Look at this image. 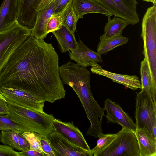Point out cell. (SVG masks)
Wrapping results in <instances>:
<instances>
[{"label":"cell","instance_id":"cell-1","mask_svg":"<svg viewBox=\"0 0 156 156\" xmlns=\"http://www.w3.org/2000/svg\"><path fill=\"white\" fill-rule=\"evenodd\" d=\"M59 60L51 43L30 35L0 72V87L23 90L51 103L64 98Z\"/></svg>","mask_w":156,"mask_h":156},{"label":"cell","instance_id":"cell-2","mask_svg":"<svg viewBox=\"0 0 156 156\" xmlns=\"http://www.w3.org/2000/svg\"><path fill=\"white\" fill-rule=\"evenodd\" d=\"M9 108L6 115L10 119L19 124L22 133L32 132L47 136L55 131L52 114L34 111L7 102Z\"/></svg>","mask_w":156,"mask_h":156},{"label":"cell","instance_id":"cell-3","mask_svg":"<svg viewBox=\"0 0 156 156\" xmlns=\"http://www.w3.org/2000/svg\"><path fill=\"white\" fill-rule=\"evenodd\" d=\"M142 53L151 74L154 92L156 93V4L147 8L142 21Z\"/></svg>","mask_w":156,"mask_h":156},{"label":"cell","instance_id":"cell-4","mask_svg":"<svg viewBox=\"0 0 156 156\" xmlns=\"http://www.w3.org/2000/svg\"><path fill=\"white\" fill-rule=\"evenodd\" d=\"M31 32L17 20L0 32V72L12 54L30 35Z\"/></svg>","mask_w":156,"mask_h":156},{"label":"cell","instance_id":"cell-5","mask_svg":"<svg viewBox=\"0 0 156 156\" xmlns=\"http://www.w3.org/2000/svg\"><path fill=\"white\" fill-rule=\"evenodd\" d=\"M135 112L137 129H147L156 138V104L151 92L145 90L136 93Z\"/></svg>","mask_w":156,"mask_h":156},{"label":"cell","instance_id":"cell-6","mask_svg":"<svg viewBox=\"0 0 156 156\" xmlns=\"http://www.w3.org/2000/svg\"><path fill=\"white\" fill-rule=\"evenodd\" d=\"M96 156H140L135 132L122 128L110 144Z\"/></svg>","mask_w":156,"mask_h":156},{"label":"cell","instance_id":"cell-7","mask_svg":"<svg viewBox=\"0 0 156 156\" xmlns=\"http://www.w3.org/2000/svg\"><path fill=\"white\" fill-rule=\"evenodd\" d=\"M1 94L7 102L31 110L43 112L45 102L33 94L23 90L0 87Z\"/></svg>","mask_w":156,"mask_h":156},{"label":"cell","instance_id":"cell-8","mask_svg":"<svg viewBox=\"0 0 156 156\" xmlns=\"http://www.w3.org/2000/svg\"><path fill=\"white\" fill-rule=\"evenodd\" d=\"M110 12L112 15L127 21L134 25L139 21L136 10V0H94Z\"/></svg>","mask_w":156,"mask_h":156},{"label":"cell","instance_id":"cell-9","mask_svg":"<svg viewBox=\"0 0 156 156\" xmlns=\"http://www.w3.org/2000/svg\"><path fill=\"white\" fill-rule=\"evenodd\" d=\"M47 138L55 156H92L88 151L72 143L55 130Z\"/></svg>","mask_w":156,"mask_h":156},{"label":"cell","instance_id":"cell-10","mask_svg":"<svg viewBox=\"0 0 156 156\" xmlns=\"http://www.w3.org/2000/svg\"><path fill=\"white\" fill-rule=\"evenodd\" d=\"M104 108L106 111L105 116L108 123H116L120 125L122 128L136 132L137 128L135 124L119 104L107 98L104 102Z\"/></svg>","mask_w":156,"mask_h":156},{"label":"cell","instance_id":"cell-11","mask_svg":"<svg viewBox=\"0 0 156 156\" xmlns=\"http://www.w3.org/2000/svg\"><path fill=\"white\" fill-rule=\"evenodd\" d=\"M55 130L73 144L84 149L90 151L83 133L73 122H65L55 118L53 120Z\"/></svg>","mask_w":156,"mask_h":156},{"label":"cell","instance_id":"cell-12","mask_svg":"<svg viewBox=\"0 0 156 156\" xmlns=\"http://www.w3.org/2000/svg\"><path fill=\"white\" fill-rule=\"evenodd\" d=\"M42 0H17L19 23L31 30L34 25Z\"/></svg>","mask_w":156,"mask_h":156},{"label":"cell","instance_id":"cell-13","mask_svg":"<svg viewBox=\"0 0 156 156\" xmlns=\"http://www.w3.org/2000/svg\"><path fill=\"white\" fill-rule=\"evenodd\" d=\"M77 43V48L69 51V55L78 65L86 68L98 62H102L101 55L97 52L89 48L80 39Z\"/></svg>","mask_w":156,"mask_h":156},{"label":"cell","instance_id":"cell-14","mask_svg":"<svg viewBox=\"0 0 156 156\" xmlns=\"http://www.w3.org/2000/svg\"><path fill=\"white\" fill-rule=\"evenodd\" d=\"M90 70L93 73L108 78L113 82L123 85L133 90L141 88L140 82L136 75L113 73L103 69L98 63L92 65Z\"/></svg>","mask_w":156,"mask_h":156},{"label":"cell","instance_id":"cell-15","mask_svg":"<svg viewBox=\"0 0 156 156\" xmlns=\"http://www.w3.org/2000/svg\"><path fill=\"white\" fill-rule=\"evenodd\" d=\"M54 0L45 8L38 11L35 23L31 30L30 34L37 39H44L47 36L46 27L50 19L54 14Z\"/></svg>","mask_w":156,"mask_h":156},{"label":"cell","instance_id":"cell-16","mask_svg":"<svg viewBox=\"0 0 156 156\" xmlns=\"http://www.w3.org/2000/svg\"><path fill=\"white\" fill-rule=\"evenodd\" d=\"M72 5L78 20L82 18L84 15L90 13L103 14L107 17L112 16L110 12L94 0H73Z\"/></svg>","mask_w":156,"mask_h":156},{"label":"cell","instance_id":"cell-17","mask_svg":"<svg viewBox=\"0 0 156 156\" xmlns=\"http://www.w3.org/2000/svg\"><path fill=\"white\" fill-rule=\"evenodd\" d=\"M140 156H156V138L147 129H137L135 132Z\"/></svg>","mask_w":156,"mask_h":156},{"label":"cell","instance_id":"cell-18","mask_svg":"<svg viewBox=\"0 0 156 156\" xmlns=\"http://www.w3.org/2000/svg\"><path fill=\"white\" fill-rule=\"evenodd\" d=\"M17 0H3L0 7V32L17 20Z\"/></svg>","mask_w":156,"mask_h":156},{"label":"cell","instance_id":"cell-19","mask_svg":"<svg viewBox=\"0 0 156 156\" xmlns=\"http://www.w3.org/2000/svg\"><path fill=\"white\" fill-rule=\"evenodd\" d=\"M57 41L62 53L76 49L77 43L74 35L62 23L58 29L52 32Z\"/></svg>","mask_w":156,"mask_h":156},{"label":"cell","instance_id":"cell-20","mask_svg":"<svg viewBox=\"0 0 156 156\" xmlns=\"http://www.w3.org/2000/svg\"><path fill=\"white\" fill-rule=\"evenodd\" d=\"M108 16V21L104 28V33L100 37V40L122 35V31L125 27L130 24L126 20L114 16L111 20Z\"/></svg>","mask_w":156,"mask_h":156},{"label":"cell","instance_id":"cell-21","mask_svg":"<svg viewBox=\"0 0 156 156\" xmlns=\"http://www.w3.org/2000/svg\"><path fill=\"white\" fill-rule=\"evenodd\" d=\"M129 39L121 35L100 40L98 44L97 52L100 55L105 54L115 48L127 43Z\"/></svg>","mask_w":156,"mask_h":156},{"label":"cell","instance_id":"cell-22","mask_svg":"<svg viewBox=\"0 0 156 156\" xmlns=\"http://www.w3.org/2000/svg\"><path fill=\"white\" fill-rule=\"evenodd\" d=\"M140 70L141 78L140 89L150 91L154 103L156 104V95L153 92L152 78L149 66L145 58L141 62Z\"/></svg>","mask_w":156,"mask_h":156},{"label":"cell","instance_id":"cell-23","mask_svg":"<svg viewBox=\"0 0 156 156\" xmlns=\"http://www.w3.org/2000/svg\"><path fill=\"white\" fill-rule=\"evenodd\" d=\"M20 131L1 130L0 133V141L19 151L18 145V135Z\"/></svg>","mask_w":156,"mask_h":156},{"label":"cell","instance_id":"cell-24","mask_svg":"<svg viewBox=\"0 0 156 156\" xmlns=\"http://www.w3.org/2000/svg\"><path fill=\"white\" fill-rule=\"evenodd\" d=\"M78 20L71 3L65 11L63 23L74 35H75Z\"/></svg>","mask_w":156,"mask_h":156},{"label":"cell","instance_id":"cell-25","mask_svg":"<svg viewBox=\"0 0 156 156\" xmlns=\"http://www.w3.org/2000/svg\"><path fill=\"white\" fill-rule=\"evenodd\" d=\"M116 136V134H102L99 137L97 145L91 151L93 156H96L100 151L107 147L112 142Z\"/></svg>","mask_w":156,"mask_h":156},{"label":"cell","instance_id":"cell-26","mask_svg":"<svg viewBox=\"0 0 156 156\" xmlns=\"http://www.w3.org/2000/svg\"><path fill=\"white\" fill-rule=\"evenodd\" d=\"M21 134L28 142L30 149L34 150L44 154L40 145V133L32 132H24L21 133Z\"/></svg>","mask_w":156,"mask_h":156},{"label":"cell","instance_id":"cell-27","mask_svg":"<svg viewBox=\"0 0 156 156\" xmlns=\"http://www.w3.org/2000/svg\"><path fill=\"white\" fill-rule=\"evenodd\" d=\"M66 9L61 13L54 14L51 16L46 27V32L47 34L55 31L61 27L63 22Z\"/></svg>","mask_w":156,"mask_h":156},{"label":"cell","instance_id":"cell-28","mask_svg":"<svg viewBox=\"0 0 156 156\" xmlns=\"http://www.w3.org/2000/svg\"><path fill=\"white\" fill-rule=\"evenodd\" d=\"M0 130H18L22 133L20 126L10 119L6 115H0Z\"/></svg>","mask_w":156,"mask_h":156},{"label":"cell","instance_id":"cell-29","mask_svg":"<svg viewBox=\"0 0 156 156\" xmlns=\"http://www.w3.org/2000/svg\"><path fill=\"white\" fill-rule=\"evenodd\" d=\"M40 143L41 148L45 156H55L47 136L40 134Z\"/></svg>","mask_w":156,"mask_h":156},{"label":"cell","instance_id":"cell-30","mask_svg":"<svg viewBox=\"0 0 156 156\" xmlns=\"http://www.w3.org/2000/svg\"><path fill=\"white\" fill-rule=\"evenodd\" d=\"M73 0H55L54 14L64 11L72 3Z\"/></svg>","mask_w":156,"mask_h":156},{"label":"cell","instance_id":"cell-31","mask_svg":"<svg viewBox=\"0 0 156 156\" xmlns=\"http://www.w3.org/2000/svg\"><path fill=\"white\" fill-rule=\"evenodd\" d=\"M0 156H18V152L10 146L0 144Z\"/></svg>","mask_w":156,"mask_h":156},{"label":"cell","instance_id":"cell-32","mask_svg":"<svg viewBox=\"0 0 156 156\" xmlns=\"http://www.w3.org/2000/svg\"><path fill=\"white\" fill-rule=\"evenodd\" d=\"M18 145L19 151H24L30 149L29 145L28 142L21 134L20 131L18 135Z\"/></svg>","mask_w":156,"mask_h":156},{"label":"cell","instance_id":"cell-33","mask_svg":"<svg viewBox=\"0 0 156 156\" xmlns=\"http://www.w3.org/2000/svg\"><path fill=\"white\" fill-rule=\"evenodd\" d=\"M18 156H45L41 153L30 149L18 152Z\"/></svg>","mask_w":156,"mask_h":156},{"label":"cell","instance_id":"cell-34","mask_svg":"<svg viewBox=\"0 0 156 156\" xmlns=\"http://www.w3.org/2000/svg\"><path fill=\"white\" fill-rule=\"evenodd\" d=\"M9 112L7 102L0 99V115H7Z\"/></svg>","mask_w":156,"mask_h":156},{"label":"cell","instance_id":"cell-35","mask_svg":"<svg viewBox=\"0 0 156 156\" xmlns=\"http://www.w3.org/2000/svg\"><path fill=\"white\" fill-rule=\"evenodd\" d=\"M53 0H42L39 6L38 11L45 8Z\"/></svg>","mask_w":156,"mask_h":156},{"label":"cell","instance_id":"cell-36","mask_svg":"<svg viewBox=\"0 0 156 156\" xmlns=\"http://www.w3.org/2000/svg\"><path fill=\"white\" fill-rule=\"evenodd\" d=\"M0 99L2 100H3L6 102L7 101L5 100V98L1 94L0 90Z\"/></svg>","mask_w":156,"mask_h":156},{"label":"cell","instance_id":"cell-37","mask_svg":"<svg viewBox=\"0 0 156 156\" xmlns=\"http://www.w3.org/2000/svg\"><path fill=\"white\" fill-rule=\"evenodd\" d=\"M150 2H152L153 4H156V0H150Z\"/></svg>","mask_w":156,"mask_h":156},{"label":"cell","instance_id":"cell-38","mask_svg":"<svg viewBox=\"0 0 156 156\" xmlns=\"http://www.w3.org/2000/svg\"><path fill=\"white\" fill-rule=\"evenodd\" d=\"M142 0L146 1V2H150V0Z\"/></svg>","mask_w":156,"mask_h":156}]
</instances>
